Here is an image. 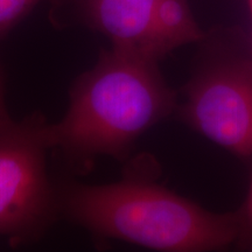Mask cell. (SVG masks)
Listing matches in <instances>:
<instances>
[{"label": "cell", "mask_w": 252, "mask_h": 252, "mask_svg": "<svg viewBox=\"0 0 252 252\" xmlns=\"http://www.w3.org/2000/svg\"><path fill=\"white\" fill-rule=\"evenodd\" d=\"M13 119L11 118L7 111V106L5 103V94H4V83H2V75L0 70V130L8 126Z\"/></svg>", "instance_id": "8"}, {"label": "cell", "mask_w": 252, "mask_h": 252, "mask_svg": "<svg viewBox=\"0 0 252 252\" xmlns=\"http://www.w3.org/2000/svg\"><path fill=\"white\" fill-rule=\"evenodd\" d=\"M56 200L59 210L96 237L158 251L217 250L244 231L239 216L208 212L128 168L115 184L63 185Z\"/></svg>", "instance_id": "2"}, {"label": "cell", "mask_w": 252, "mask_h": 252, "mask_svg": "<svg viewBox=\"0 0 252 252\" xmlns=\"http://www.w3.org/2000/svg\"><path fill=\"white\" fill-rule=\"evenodd\" d=\"M241 219L244 231L252 232V181L250 186V190H249L247 202H245L244 210L242 212Z\"/></svg>", "instance_id": "9"}, {"label": "cell", "mask_w": 252, "mask_h": 252, "mask_svg": "<svg viewBox=\"0 0 252 252\" xmlns=\"http://www.w3.org/2000/svg\"><path fill=\"white\" fill-rule=\"evenodd\" d=\"M159 1L80 0L87 23L110 37L112 47L130 49L153 60L151 42Z\"/></svg>", "instance_id": "5"}, {"label": "cell", "mask_w": 252, "mask_h": 252, "mask_svg": "<svg viewBox=\"0 0 252 252\" xmlns=\"http://www.w3.org/2000/svg\"><path fill=\"white\" fill-rule=\"evenodd\" d=\"M49 149L40 113L0 130V235L14 243L40 237L59 210L46 172Z\"/></svg>", "instance_id": "3"}, {"label": "cell", "mask_w": 252, "mask_h": 252, "mask_svg": "<svg viewBox=\"0 0 252 252\" xmlns=\"http://www.w3.org/2000/svg\"><path fill=\"white\" fill-rule=\"evenodd\" d=\"M156 60L111 47L75 81L67 113L48 124L50 149L77 169L99 157L125 160L138 138L174 108Z\"/></svg>", "instance_id": "1"}, {"label": "cell", "mask_w": 252, "mask_h": 252, "mask_svg": "<svg viewBox=\"0 0 252 252\" xmlns=\"http://www.w3.org/2000/svg\"><path fill=\"white\" fill-rule=\"evenodd\" d=\"M202 37L187 0H160L154 18L151 54L157 61L167 53Z\"/></svg>", "instance_id": "6"}, {"label": "cell", "mask_w": 252, "mask_h": 252, "mask_svg": "<svg viewBox=\"0 0 252 252\" xmlns=\"http://www.w3.org/2000/svg\"><path fill=\"white\" fill-rule=\"evenodd\" d=\"M248 1H249V7H250V12L252 15V0H248Z\"/></svg>", "instance_id": "10"}, {"label": "cell", "mask_w": 252, "mask_h": 252, "mask_svg": "<svg viewBox=\"0 0 252 252\" xmlns=\"http://www.w3.org/2000/svg\"><path fill=\"white\" fill-rule=\"evenodd\" d=\"M40 0H0V40L33 9Z\"/></svg>", "instance_id": "7"}, {"label": "cell", "mask_w": 252, "mask_h": 252, "mask_svg": "<svg viewBox=\"0 0 252 252\" xmlns=\"http://www.w3.org/2000/svg\"><path fill=\"white\" fill-rule=\"evenodd\" d=\"M182 115L213 143L252 156V62L202 69L187 88Z\"/></svg>", "instance_id": "4"}]
</instances>
